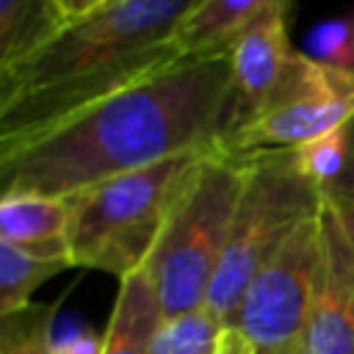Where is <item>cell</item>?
Instances as JSON below:
<instances>
[{"label":"cell","instance_id":"7","mask_svg":"<svg viewBox=\"0 0 354 354\" xmlns=\"http://www.w3.org/2000/svg\"><path fill=\"white\" fill-rule=\"evenodd\" d=\"M321 260V216L301 224L243 293L235 329L246 354H299Z\"/></svg>","mask_w":354,"mask_h":354},{"label":"cell","instance_id":"20","mask_svg":"<svg viewBox=\"0 0 354 354\" xmlns=\"http://www.w3.org/2000/svg\"><path fill=\"white\" fill-rule=\"evenodd\" d=\"M111 3H116V0H55V8H58V17L64 19V25H69V22H80V19L108 8Z\"/></svg>","mask_w":354,"mask_h":354},{"label":"cell","instance_id":"8","mask_svg":"<svg viewBox=\"0 0 354 354\" xmlns=\"http://www.w3.org/2000/svg\"><path fill=\"white\" fill-rule=\"evenodd\" d=\"M299 354H354V246L337 210H321V260Z\"/></svg>","mask_w":354,"mask_h":354},{"label":"cell","instance_id":"14","mask_svg":"<svg viewBox=\"0 0 354 354\" xmlns=\"http://www.w3.org/2000/svg\"><path fill=\"white\" fill-rule=\"evenodd\" d=\"M152 354H246L235 326H221L205 310L163 321Z\"/></svg>","mask_w":354,"mask_h":354},{"label":"cell","instance_id":"1","mask_svg":"<svg viewBox=\"0 0 354 354\" xmlns=\"http://www.w3.org/2000/svg\"><path fill=\"white\" fill-rule=\"evenodd\" d=\"M227 53L177 58L69 119L0 149V194L72 196L180 155L218 152L230 133Z\"/></svg>","mask_w":354,"mask_h":354},{"label":"cell","instance_id":"12","mask_svg":"<svg viewBox=\"0 0 354 354\" xmlns=\"http://www.w3.org/2000/svg\"><path fill=\"white\" fill-rule=\"evenodd\" d=\"M285 0H199L177 30V53L183 58L218 55L271 6Z\"/></svg>","mask_w":354,"mask_h":354},{"label":"cell","instance_id":"9","mask_svg":"<svg viewBox=\"0 0 354 354\" xmlns=\"http://www.w3.org/2000/svg\"><path fill=\"white\" fill-rule=\"evenodd\" d=\"M290 3L293 0H285L263 11L227 47V58L232 66V100H230L227 138L260 113V108L268 102V97L282 80V72L293 55L290 41H288Z\"/></svg>","mask_w":354,"mask_h":354},{"label":"cell","instance_id":"6","mask_svg":"<svg viewBox=\"0 0 354 354\" xmlns=\"http://www.w3.org/2000/svg\"><path fill=\"white\" fill-rule=\"evenodd\" d=\"M354 119V69L326 66L307 53L290 55L279 86L254 119L238 127L218 152L249 155L304 144Z\"/></svg>","mask_w":354,"mask_h":354},{"label":"cell","instance_id":"3","mask_svg":"<svg viewBox=\"0 0 354 354\" xmlns=\"http://www.w3.org/2000/svg\"><path fill=\"white\" fill-rule=\"evenodd\" d=\"M243 158V188L205 301V313L221 326H235L252 279L274 260L301 224L321 216L326 202L324 191L299 169L290 147L260 149Z\"/></svg>","mask_w":354,"mask_h":354},{"label":"cell","instance_id":"17","mask_svg":"<svg viewBox=\"0 0 354 354\" xmlns=\"http://www.w3.org/2000/svg\"><path fill=\"white\" fill-rule=\"evenodd\" d=\"M296 155L299 169L324 191V196L329 194V188L340 180L343 169H346V127L340 130H329L324 136H315L304 144L290 147Z\"/></svg>","mask_w":354,"mask_h":354},{"label":"cell","instance_id":"19","mask_svg":"<svg viewBox=\"0 0 354 354\" xmlns=\"http://www.w3.org/2000/svg\"><path fill=\"white\" fill-rule=\"evenodd\" d=\"M346 169L340 174V180L329 188L326 199L332 202H343V205H354V119L346 124Z\"/></svg>","mask_w":354,"mask_h":354},{"label":"cell","instance_id":"18","mask_svg":"<svg viewBox=\"0 0 354 354\" xmlns=\"http://www.w3.org/2000/svg\"><path fill=\"white\" fill-rule=\"evenodd\" d=\"M307 55L337 69H354V14H340L315 25L307 36Z\"/></svg>","mask_w":354,"mask_h":354},{"label":"cell","instance_id":"11","mask_svg":"<svg viewBox=\"0 0 354 354\" xmlns=\"http://www.w3.org/2000/svg\"><path fill=\"white\" fill-rule=\"evenodd\" d=\"M163 321L166 318L147 268L119 279L116 304L102 335L100 354H152Z\"/></svg>","mask_w":354,"mask_h":354},{"label":"cell","instance_id":"2","mask_svg":"<svg viewBox=\"0 0 354 354\" xmlns=\"http://www.w3.org/2000/svg\"><path fill=\"white\" fill-rule=\"evenodd\" d=\"M199 0H116L0 66V149L183 58L177 30Z\"/></svg>","mask_w":354,"mask_h":354},{"label":"cell","instance_id":"4","mask_svg":"<svg viewBox=\"0 0 354 354\" xmlns=\"http://www.w3.org/2000/svg\"><path fill=\"white\" fill-rule=\"evenodd\" d=\"M243 177V155L210 152L183 185L147 263L166 321L205 310Z\"/></svg>","mask_w":354,"mask_h":354},{"label":"cell","instance_id":"13","mask_svg":"<svg viewBox=\"0 0 354 354\" xmlns=\"http://www.w3.org/2000/svg\"><path fill=\"white\" fill-rule=\"evenodd\" d=\"M61 28L55 0H0V66L39 50Z\"/></svg>","mask_w":354,"mask_h":354},{"label":"cell","instance_id":"5","mask_svg":"<svg viewBox=\"0 0 354 354\" xmlns=\"http://www.w3.org/2000/svg\"><path fill=\"white\" fill-rule=\"evenodd\" d=\"M202 158H169L72 194V263L119 279L147 268L169 213Z\"/></svg>","mask_w":354,"mask_h":354},{"label":"cell","instance_id":"16","mask_svg":"<svg viewBox=\"0 0 354 354\" xmlns=\"http://www.w3.org/2000/svg\"><path fill=\"white\" fill-rule=\"evenodd\" d=\"M58 301H30L0 315V354H53V324Z\"/></svg>","mask_w":354,"mask_h":354},{"label":"cell","instance_id":"15","mask_svg":"<svg viewBox=\"0 0 354 354\" xmlns=\"http://www.w3.org/2000/svg\"><path fill=\"white\" fill-rule=\"evenodd\" d=\"M72 268L64 260H44L0 241V315L30 304V296L50 277Z\"/></svg>","mask_w":354,"mask_h":354},{"label":"cell","instance_id":"21","mask_svg":"<svg viewBox=\"0 0 354 354\" xmlns=\"http://www.w3.org/2000/svg\"><path fill=\"white\" fill-rule=\"evenodd\" d=\"M326 202L337 210V216H340V221L346 227V235H348V241L354 246V205H343V202H332V199H326Z\"/></svg>","mask_w":354,"mask_h":354},{"label":"cell","instance_id":"10","mask_svg":"<svg viewBox=\"0 0 354 354\" xmlns=\"http://www.w3.org/2000/svg\"><path fill=\"white\" fill-rule=\"evenodd\" d=\"M0 241L44 257L72 263V199L30 191L0 194Z\"/></svg>","mask_w":354,"mask_h":354}]
</instances>
